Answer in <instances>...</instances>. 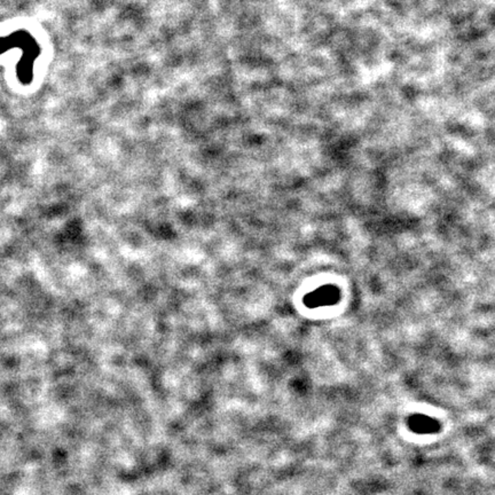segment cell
<instances>
[{
	"instance_id": "obj_1",
	"label": "cell",
	"mask_w": 495,
	"mask_h": 495,
	"mask_svg": "<svg viewBox=\"0 0 495 495\" xmlns=\"http://www.w3.org/2000/svg\"><path fill=\"white\" fill-rule=\"evenodd\" d=\"M408 426L412 431L416 432V433H422V435L436 433L440 429L438 421H436L429 416L421 415V414L410 416L408 419Z\"/></svg>"
}]
</instances>
